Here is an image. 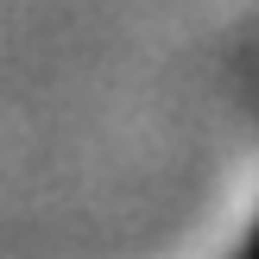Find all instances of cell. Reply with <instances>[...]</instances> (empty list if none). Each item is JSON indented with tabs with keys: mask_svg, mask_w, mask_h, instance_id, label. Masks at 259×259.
I'll use <instances>...</instances> for the list:
<instances>
[{
	"mask_svg": "<svg viewBox=\"0 0 259 259\" xmlns=\"http://www.w3.org/2000/svg\"><path fill=\"white\" fill-rule=\"evenodd\" d=\"M240 259H259V228L247 234V247H240Z\"/></svg>",
	"mask_w": 259,
	"mask_h": 259,
	"instance_id": "6da1fadb",
	"label": "cell"
}]
</instances>
